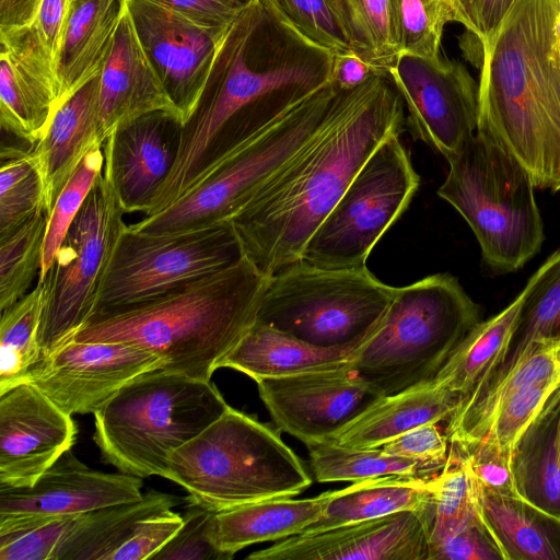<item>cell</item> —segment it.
<instances>
[{"label":"cell","mask_w":560,"mask_h":560,"mask_svg":"<svg viewBox=\"0 0 560 560\" xmlns=\"http://www.w3.org/2000/svg\"><path fill=\"white\" fill-rule=\"evenodd\" d=\"M331 55L281 27L260 0H252L183 126L175 165L144 217L170 207L236 145L331 80Z\"/></svg>","instance_id":"cell-1"},{"label":"cell","mask_w":560,"mask_h":560,"mask_svg":"<svg viewBox=\"0 0 560 560\" xmlns=\"http://www.w3.org/2000/svg\"><path fill=\"white\" fill-rule=\"evenodd\" d=\"M402 122L404 102L387 78L339 90L318 133L232 219L244 256L270 277L302 259L353 177Z\"/></svg>","instance_id":"cell-2"},{"label":"cell","mask_w":560,"mask_h":560,"mask_svg":"<svg viewBox=\"0 0 560 560\" xmlns=\"http://www.w3.org/2000/svg\"><path fill=\"white\" fill-rule=\"evenodd\" d=\"M480 130L560 190V0H516L480 45Z\"/></svg>","instance_id":"cell-3"},{"label":"cell","mask_w":560,"mask_h":560,"mask_svg":"<svg viewBox=\"0 0 560 560\" xmlns=\"http://www.w3.org/2000/svg\"><path fill=\"white\" fill-rule=\"evenodd\" d=\"M270 278L244 256L156 299L89 322L73 340L135 345L160 357L167 371L211 381L255 323Z\"/></svg>","instance_id":"cell-4"},{"label":"cell","mask_w":560,"mask_h":560,"mask_svg":"<svg viewBox=\"0 0 560 560\" xmlns=\"http://www.w3.org/2000/svg\"><path fill=\"white\" fill-rule=\"evenodd\" d=\"M187 492L186 502L220 512L277 498L312 485L280 431L232 407L170 457L167 478Z\"/></svg>","instance_id":"cell-5"},{"label":"cell","mask_w":560,"mask_h":560,"mask_svg":"<svg viewBox=\"0 0 560 560\" xmlns=\"http://www.w3.org/2000/svg\"><path fill=\"white\" fill-rule=\"evenodd\" d=\"M479 306L450 273L396 288L381 323L346 365L388 396L432 381L465 335Z\"/></svg>","instance_id":"cell-6"},{"label":"cell","mask_w":560,"mask_h":560,"mask_svg":"<svg viewBox=\"0 0 560 560\" xmlns=\"http://www.w3.org/2000/svg\"><path fill=\"white\" fill-rule=\"evenodd\" d=\"M228 407L211 381L158 369L130 381L93 413V439L119 472L167 478L172 453Z\"/></svg>","instance_id":"cell-7"},{"label":"cell","mask_w":560,"mask_h":560,"mask_svg":"<svg viewBox=\"0 0 560 560\" xmlns=\"http://www.w3.org/2000/svg\"><path fill=\"white\" fill-rule=\"evenodd\" d=\"M338 92L332 80L312 90L225 154L170 207L129 229L144 235H166L231 222L318 133Z\"/></svg>","instance_id":"cell-8"},{"label":"cell","mask_w":560,"mask_h":560,"mask_svg":"<svg viewBox=\"0 0 560 560\" xmlns=\"http://www.w3.org/2000/svg\"><path fill=\"white\" fill-rule=\"evenodd\" d=\"M446 161L448 173L439 197L467 222L490 269H521L545 240L536 187L526 168L480 130Z\"/></svg>","instance_id":"cell-9"},{"label":"cell","mask_w":560,"mask_h":560,"mask_svg":"<svg viewBox=\"0 0 560 560\" xmlns=\"http://www.w3.org/2000/svg\"><path fill=\"white\" fill-rule=\"evenodd\" d=\"M394 291L366 266L329 268L300 259L271 276L256 320L317 348L357 351Z\"/></svg>","instance_id":"cell-10"},{"label":"cell","mask_w":560,"mask_h":560,"mask_svg":"<svg viewBox=\"0 0 560 560\" xmlns=\"http://www.w3.org/2000/svg\"><path fill=\"white\" fill-rule=\"evenodd\" d=\"M243 257L232 222L166 235H144L126 225L88 323L156 299Z\"/></svg>","instance_id":"cell-11"},{"label":"cell","mask_w":560,"mask_h":560,"mask_svg":"<svg viewBox=\"0 0 560 560\" xmlns=\"http://www.w3.org/2000/svg\"><path fill=\"white\" fill-rule=\"evenodd\" d=\"M125 212L102 173L71 224L44 279V310L38 341L42 360L67 342L90 319Z\"/></svg>","instance_id":"cell-12"},{"label":"cell","mask_w":560,"mask_h":560,"mask_svg":"<svg viewBox=\"0 0 560 560\" xmlns=\"http://www.w3.org/2000/svg\"><path fill=\"white\" fill-rule=\"evenodd\" d=\"M395 133L383 141L306 244L302 259L322 267L354 268L366 259L410 205L420 184Z\"/></svg>","instance_id":"cell-13"},{"label":"cell","mask_w":560,"mask_h":560,"mask_svg":"<svg viewBox=\"0 0 560 560\" xmlns=\"http://www.w3.org/2000/svg\"><path fill=\"white\" fill-rule=\"evenodd\" d=\"M387 79L407 106L413 136L446 160L476 133L478 83L462 62L400 55Z\"/></svg>","instance_id":"cell-14"},{"label":"cell","mask_w":560,"mask_h":560,"mask_svg":"<svg viewBox=\"0 0 560 560\" xmlns=\"http://www.w3.org/2000/svg\"><path fill=\"white\" fill-rule=\"evenodd\" d=\"M151 351L125 342L71 340L40 360L27 383L66 413L96 412L136 377L163 369Z\"/></svg>","instance_id":"cell-15"},{"label":"cell","mask_w":560,"mask_h":560,"mask_svg":"<svg viewBox=\"0 0 560 560\" xmlns=\"http://www.w3.org/2000/svg\"><path fill=\"white\" fill-rule=\"evenodd\" d=\"M275 425L306 446L331 442L383 396L347 366L256 381Z\"/></svg>","instance_id":"cell-16"},{"label":"cell","mask_w":560,"mask_h":560,"mask_svg":"<svg viewBox=\"0 0 560 560\" xmlns=\"http://www.w3.org/2000/svg\"><path fill=\"white\" fill-rule=\"evenodd\" d=\"M127 1L142 47L185 124L232 28L213 32L151 0Z\"/></svg>","instance_id":"cell-17"},{"label":"cell","mask_w":560,"mask_h":560,"mask_svg":"<svg viewBox=\"0 0 560 560\" xmlns=\"http://www.w3.org/2000/svg\"><path fill=\"white\" fill-rule=\"evenodd\" d=\"M431 520L417 511L301 533L247 556L249 560H428Z\"/></svg>","instance_id":"cell-18"},{"label":"cell","mask_w":560,"mask_h":560,"mask_svg":"<svg viewBox=\"0 0 560 560\" xmlns=\"http://www.w3.org/2000/svg\"><path fill=\"white\" fill-rule=\"evenodd\" d=\"M77 436L72 416L31 383L0 395V487H31Z\"/></svg>","instance_id":"cell-19"},{"label":"cell","mask_w":560,"mask_h":560,"mask_svg":"<svg viewBox=\"0 0 560 560\" xmlns=\"http://www.w3.org/2000/svg\"><path fill=\"white\" fill-rule=\"evenodd\" d=\"M142 478L95 470L66 452L31 487H0V524L89 513L136 502Z\"/></svg>","instance_id":"cell-20"},{"label":"cell","mask_w":560,"mask_h":560,"mask_svg":"<svg viewBox=\"0 0 560 560\" xmlns=\"http://www.w3.org/2000/svg\"><path fill=\"white\" fill-rule=\"evenodd\" d=\"M182 119L154 112L115 128L103 145V173L125 213L142 212L170 176L178 156Z\"/></svg>","instance_id":"cell-21"},{"label":"cell","mask_w":560,"mask_h":560,"mask_svg":"<svg viewBox=\"0 0 560 560\" xmlns=\"http://www.w3.org/2000/svg\"><path fill=\"white\" fill-rule=\"evenodd\" d=\"M0 124L34 145L59 104L56 68L25 28L0 32Z\"/></svg>","instance_id":"cell-22"},{"label":"cell","mask_w":560,"mask_h":560,"mask_svg":"<svg viewBox=\"0 0 560 560\" xmlns=\"http://www.w3.org/2000/svg\"><path fill=\"white\" fill-rule=\"evenodd\" d=\"M154 112H167L180 118L142 47L128 1L124 0L113 46L100 78V121L105 140L118 126Z\"/></svg>","instance_id":"cell-23"},{"label":"cell","mask_w":560,"mask_h":560,"mask_svg":"<svg viewBox=\"0 0 560 560\" xmlns=\"http://www.w3.org/2000/svg\"><path fill=\"white\" fill-rule=\"evenodd\" d=\"M100 78L101 73L59 105L45 136L30 149L47 215L84 156L106 141L100 121Z\"/></svg>","instance_id":"cell-24"},{"label":"cell","mask_w":560,"mask_h":560,"mask_svg":"<svg viewBox=\"0 0 560 560\" xmlns=\"http://www.w3.org/2000/svg\"><path fill=\"white\" fill-rule=\"evenodd\" d=\"M560 376V346L536 343L470 394L448 418L450 442L464 451L481 441L502 405L521 389Z\"/></svg>","instance_id":"cell-25"},{"label":"cell","mask_w":560,"mask_h":560,"mask_svg":"<svg viewBox=\"0 0 560 560\" xmlns=\"http://www.w3.org/2000/svg\"><path fill=\"white\" fill-rule=\"evenodd\" d=\"M338 490L314 498L261 500L217 512L210 538L231 559L250 545L273 541L303 532L317 522Z\"/></svg>","instance_id":"cell-26"},{"label":"cell","mask_w":560,"mask_h":560,"mask_svg":"<svg viewBox=\"0 0 560 560\" xmlns=\"http://www.w3.org/2000/svg\"><path fill=\"white\" fill-rule=\"evenodd\" d=\"M462 398L434 380L383 396L331 441L354 448H377L407 431L448 419Z\"/></svg>","instance_id":"cell-27"},{"label":"cell","mask_w":560,"mask_h":560,"mask_svg":"<svg viewBox=\"0 0 560 560\" xmlns=\"http://www.w3.org/2000/svg\"><path fill=\"white\" fill-rule=\"evenodd\" d=\"M439 474L430 477L390 475L353 482L339 489L322 517L301 533L323 532L401 511L420 512L433 523Z\"/></svg>","instance_id":"cell-28"},{"label":"cell","mask_w":560,"mask_h":560,"mask_svg":"<svg viewBox=\"0 0 560 560\" xmlns=\"http://www.w3.org/2000/svg\"><path fill=\"white\" fill-rule=\"evenodd\" d=\"M471 482L477 514L503 560H560L559 522L515 495Z\"/></svg>","instance_id":"cell-29"},{"label":"cell","mask_w":560,"mask_h":560,"mask_svg":"<svg viewBox=\"0 0 560 560\" xmlns=\"http://www.w3.org/2000/svg\"><path fill=\"white\" fill-rule=\"evenodd\" d=\"M511 466L517 497L560 523V387L517 442Z\"/></svg>","instance_id":"cell-30"},{"label":"cell","mask_w":560,"mask_h":560,"mask_svg":"<svg viewBox=\"0 0 560 560\" xmlns=\"http://www.w3.org/2000/svg\"><path fill=\"white\" fill-rule=\"evenodd\" d=\"M124 0H73L57 67L59 105L102 72Z\"/></svg>","instance_id":"cell-31"},{"label":"cell","mask_w":560,"mask_h":560,"mask_svg":"<svg viewBox=\"0 0 560 560\" xmlns=\"http://www.w3.org/2000/svg\"><path fill=\"white\" fill-rule=\"evenodd\" d=\"M355 351L323 349L255 320L219 369L242 372L255 382L305 372L343 368Z\"/></svg>","instance_id":"cell-32"},{"label":"cell","mask_w":560,"mask_h":560,"mask_svg":"<svg viewBox=\"0 0 560 560\" xmlns=\"http://www.w3.org/2000/svg\"><path fill=\"white\" fill-rule=\"evenodd\" d=\"M525 288L500 313L478 322L459 341L433 378L462 402L489 381L505 362L517 331Z\"/></svg>","instance_id":"cell-33"},{"label":"cell","mask_w":560,"mask_h":560,"mask_svg":"<svg viewBox=\"0 0 560 560\" xmlns=\"http://www.w3.org/2000/svg\"><path fill=\"white\" fill-rule=\"evenodd\" d=\"M184 501L186 499L151 489L136 502L80 514L56 560H109L142 520Z\"/></svg>","instance_id":"cell-34"},{"label":"cell","mask_w":560,"mask_h":560,"mask_svg":"<svg viewBox=\"0 0 560 560\" xmlns=\"http://www.w3.org/2000/svg\"><path fill=\"white\" fill-rule=\"evenodd\" d=\"M272 19L304 44L331 56L355 51L345 0H260Z\"/></svg>","instance_id":"cell-35"},{"label":"cell","mask_w":560,"mask_h":560,"mask_svg":"<svg viewBox=\"0 0 560 560\" xmlns=\"http://www.w3.org/2000/svg\"><path fill=\"white\" fill-rule=\"evenodd\" d=\"M44 287L37 285L1 312L0 395L27 383L28 374L42 360L38 341L44 310Z\"/></svg>","instance_id":"cell-36"},{"label":"cell","mask_w":560,"mask_h":560,"mask_svg":"<svg viewBox=\"0 0 560 560\" xmlns=\"http://www.w3.org/2000/svg\"><path fill=\"white\" fill-rule=\"evenodd\" d=\"M307 448L314 476L323 483L358 482L390 475L430 477L439 474L419 460L392 455L382 447L354 448L324 442Z\"/></svg>","instance_id":"cell-37"},{"label":"cell","mask_w":560,"mask_h":560,"mask_svg":"<svg viewBox=\"0 0 560 560\" xmlns=\"http://www.w3.org/2000/svg\"><path fill=\"white\" fill-rule=\"evenodd\" d=\"M48 215L38 210L8 236L0 238V310L27 294L39 275Z\"/></svg>","instance_id":"cell-38"},{"label":"cell","mask_w":560,"mask_h":560,"mask_svg":"<svg viewBox=\"0 0 560 560\" xmlns=\"http://www.w3.org/2000/svg\"><path fill=\"white\" fill-rule=\"evenodd\" d=\"M512 360L536 343L560 339V249L529 278Z\"/></svg>","instance_id":"cell-39"},{"label":"cell","mask_w":560,"mask_h":560,"mask_svg":"<svg viewBox=\"0 0 560 560\" xmlns=\"http://www.w3.org/2000/svg\"><path fill=\"white\" fill-rule=\"evenodd\" d=\"M400 55L438 63L445 25L456 22L448 0H390Z\"/></svg>","instance_id":"cell-40"},{"label":"cell","mask_w":560,"mask_h":560,"mask_svg":"<svg viewBox=\"0 0 560 560\" xmlns=\"http://www.w3.org/2000/svg\"><path fill=\"white\" fill-rule=\"evenodd\" d=\"M1 155L0 238H3L43 209V183L30 150L2 147Z\"/></svg>","instance_id":"cell-41"},{"label":"cell","mask_w":560,"mask_h":560,"mask_svg":"<svg viewBox=\"0 0 560 560\" xmlns=\"http://www.w3.org/2000/svg\"><path fill=\"white\" fill-rule=\"evenodd\" d=\"M559 387L560 376H556L514 394L502 405L481 441L465 452L481 451L511 460L517 442Z\"/></svg>","instance_id":"cell-42"},{"label":"cell","mask_w":560,"mask_h":560,"mask_svg":"<svg viewBox=\"0 0 560 560\" xmlns=\"http://www.w3.org/2000/svg\"><path fill=\"white\" fill-rule=\"evenodd\" d=\"M477 516L472 482L465 452L450 442L448 457L439 474V488L429 547Z\"/></svg>","instance_id":"cell-43"},{"label":"cell","mask_w":560,"mask_h":560,"mask_svg":"<svg viewBox=\"0 0 560 560\" xmlns=\"http://www.w3.org/2000/svg\"><path fill=\"white\" fill-rule=\"evenodd\" d=\"M357 52L378 75L387 78L400 50L396 39L390 0H345Z\"/></svg>","instance_id":"cell-44"},{"label":"cell","mask_w":560,"mask_h":560,"mask_svg":"<svg viewBox=\"0 0 560 560\" xmlns=\"http://www.w3.org/2000/svg\"><path fill=\"white\" fill-rule=\"evenodd\" d=\"M103 147L90 151L69 178L48 215L38 280L50 269L71 224L81 210L94 183L104 170Z\"/></svg>","instance_id":"cell-45"},{"label":"cell","mask_w":560,"mask_h":560,"mask_svg":"<svg viewBox=\"0 0 560 560\" xmlns=\"http://www.w3.org/2000/svg\"><path fill=\"white\" fill-rule=\"evenodd\" d=\"M79 515L0 524V560H56Z\"/></svg>","instance_id":"cell-46"},{"label":"cell","mask_w":560,"mask_h":560,"mask_svg":"<svg viewBox=\"0 0 560 560\" xmlns=\"http://www.w3.org/2000/svg\"><path fill=\"white\" fill-rule=\"evenodd\" d=\"M215 513L188 502L182 527L151 560H230L210 538V525Z\"/></svg>","instance_id":"cell-47"},{"label":"cell","mask_w":560,"mask_h":560,"mask_svg":"<svg viewBox=\"0 0 560 560\" xmlns=\"http://www.w3.org/2000/svg\"><path fill=\"white\" fill-rule=\"evenodd\" d=\"M182 525L183 515L172 509L150 515L139 523L132 535L112 553L109 560H151Z\"/></svg>","instance_id":"cell-48"},{"label":"cell","mask_w":560,"mask_h":560,"mask_svg":"<svg viewBox=\"0 0 560 560\" xmlns=\"http://www.w3.org/2000/svg\"><path fill=\"white\" fill-rule=\"evenodd\" d=\"M503 559L492 537L477 516L429 547L428 560Z\"/></svg>","instance_id":"cell-49"},{"label":"cell","mask_w":560,"mask_h":560,"mask_svg":"<svg viewBox=\"0 0 560 560\" xmlns=\"http://www.w3.org/2000/svg\"><path fill=\"white\" fill-rule=\"evenodd\" d=\"M450 440L438 423H427L387 442L382 448L392 455L419 460L440 472L446 464Z\"/></svg>","instance_id":"cell-50"},{"label":"cell","mask_w":560,"mask_h":560,"mask_svg":"<svg viewBox=\"0 0 560 560\" xmlns=\"http://www.w3.org/2000/svg\"><path fill=\"white\" fill-rule=\"evenodd\" d=\"M219 33L229 32L252 0H151Z\"/></svg>","instance_id":"cell-51"},{"label":"cell","mask_w":560,"mask_h":560,"mask_svg":"<svg viewBox=\"0 0 560 560\" xmlns=\"http://www.w3.org/2000/svg\"><path fill=\"white\" fill-rule=\"evenodd\" d=\"M73 0H40L34 22L25 27L31 38L58 67L59 52Z\"/></svg>","instance_id":"cell-52"},{"label":"cell","mask_w":560,"mask_h":560,"mask_svg":"<svg viewBox=\"0 0 560 560\" xmlns=\"http://www.w3.org/2000/svg\"><path fill=\"white\" fill-rule=\"evenodd\" d=\"M465 454L471 477L478 485L494 492L517 497L511 460L481 451Z\"/></svg>","instance_id":"cell-53"},{"label":"cell","mask_w":560,"mask_h":560,"mask_svg":"<svg viewBox=\"0 0 560 560\" xmlns=\"http://www.w3.org/2000/svg\"><path fill=\"white\" fill-rule=\"evenodd\" d=\"M516 0H462L467 31L480 45L490 40Z\"/></svg>","instance_id":"cell-54"},{"label":"cell","mask_w":560,"mask_h":560,"mask_svg":"<svg viewBox=\"0 0 560 560\" xmlns=\"http://www.w3.org/2000/svg\"><path fill=\"white\" fill-rule=\"evenodd\" d=\"M373 74L372 67L355 51L332 56L331 80L340 91L352 90Z\"/></svg>","instance_id":"cell-55"},{"label":"cell","mask_w":560,"mask_h":560,"mask_svg":"<svg viewBox=\"0 0 560 560\" xmlns=\"http://www.w3.org/2000/svg\"><path fill=\"white\" fill-rule=\"evenodd\" d=\"M39 2L40 0H0V32L31 26Z\"/></svg>","instance_id":"cell-56"},{"label":"cell","mask_w":560,"mask_h":560,"mask_svg":"<svg viewBox=\"0 0 560 560\" xmlns=\"http://www.w3.org/2000/svg\"><path fill=\"white\" fill-rule=\"evenodd\" d=\"M456 13H457V23H460L465 28H468V21L465 15L464 9H463V2L462 0H454Z\"/></svg>","instance_id":"cell-57"},{"label":"cell","mask_w":560,"mask_h":560,"mask_svg":"<svg viewBox=\"0 0 560 560\" xmlns=\"http://www.w3.org/2000/svg\"><path fill=\"white\" fill-rule=\"evenodd\" d=\"M551 343L557 345V346H560V339H559V340H556V341H553V342H551Z\"/></svg>","instance_id":"cell-58"}]
</instances>
